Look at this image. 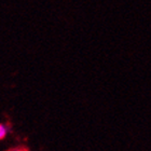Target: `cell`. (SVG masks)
Returning a JSON list of instances; mask_svg holds the SVG:
<instances>
[{
	"mask_svg": "<svg viewBox=\"0 0 151 151\" xmlns=\"http://www.w3.org/2000/svg\"><path fill=\"white\" fill-rule=\"evenodd\" d=\"M6 133H8V126L4 124H0V140L6 137Z\"/></svg>",
	"mask_w": 151,
	"mask_h": 151,
	"instance_id": "obj_1",
	"label": "cell"
},
{
	"mask_svg": "<svg viewBox=\"0 0 151 151\" xmlns=\"http://www.w3.org/2000/svg\"><path fill=\"white\" fill-rule=\"evenodd\" d=\"M10 151H27L29 150L27 147H25V146H19V147H15V148H11L9 149Z\"/></svg>",
	"mask_w": 151,
	"mask_h": 151,
	"instance_id": "obj_2",
	"label": "cell"
}]
</instances>
